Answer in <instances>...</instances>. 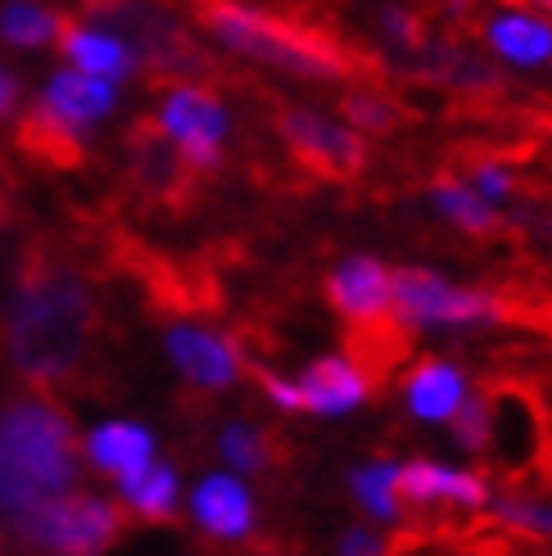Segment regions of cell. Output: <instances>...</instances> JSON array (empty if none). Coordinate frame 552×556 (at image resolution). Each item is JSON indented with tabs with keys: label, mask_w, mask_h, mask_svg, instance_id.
<instances>
[{
	"label": "cell",
	"mask_w": 552,
	"mask_h": 556,
	"mask_svg": "<svg viewBox=\"0 0 552 556\" xmlns=\"http://www.w3.org/2000/svg\"><path fill=\"white\" fill-rule=\"evenodd\" d=\"M217 457H223V470H236V476H263L272 466V434L254 421H227L217 430Z\"/></svg>",
	"instance_id": "7402d4cb"
},
{
	"label": "cell",
	"mask_w": 552,
	"mask_h": 556,
	"mask_svg": "<svg viewBox=\"0 0 552 556\" xmlns=\"http://www.w3.org/2000/svg\"><path fill=\"white\" fill-rule=\"evenodd\" d=\"M154 131L181 163L213 173L231 141V109L200 81H173L154 104Z\"/></svg>",
	"instance_id": "8992f818"
},
{
	"label": "cell",
	"mask_w": 552,
	"mask_h": 556,
	"mask_svg": "<svg viewBox=\"0 0 552 556\" xmlns=\"http://www.w3.org/2000/svg\"><path fill=\"white\" fill-rule=\"evenodd\" d=\"M380 33L390 41H399V46H407V50H417L422 46V18L412 10H403V5H385L380 10Z\"/></svg>",
	"instance_id": "83f0119b"
},
{
	"label": "cell",
	"mask_w": 552,
	"mask_h": 556,
	"mask_svg": "<svg viewBox=\"0 0 552 556\" xmlns=\"http://www.w3.org/2000/svg\"><path fill=\"white\" fill-rule=\"evenodd\" d=\"M294 389H299V412H313V416H349L372 399L367 371L344 353L309 363V371H299Z\"/></svg>",
	"instance_id": "9a60e30c"
},
{
	"label": "cell",
	"mask_w": 552,
	"mask_h": 556,
	"mask_svg": "<svg viewBox=\"0 0 552 556\" xmlns=\"http://www.w3.org/2000/svg\"><path fill=\"white\" fill-rule=\"evenodd\" d=\"M390 308L399 313L403 326H417V330H439V326L466 330V326H493L507 317L499 294L444 281V276L430 267L390 271Z\"/></svg>",
	"instance_id": "5b68a950"
},
{
	"label": "cell",
	"mask_w": 552,
	"mask_h": 556,
	"mask_svg": "<svg viewBox=\"0 0 552 556\" xmlns=\"http://www.w3.org/2000/svg\"><path fill=\"white\" fill-rule=\"evenodd\" d=\"M81 476L77 426L50 394L0 403V516L68 493Z\"/></svg>",
	"instance_id": "7a4b0ae2"
},
{
	"label": "cell",
	"mask_w": 552,
	"mask_h": 556,
	"mask_svg": "<svg viewBox=\"0 0 552 556\" xmlns=\"http://www.w3.org/2000/svg\"><path fill=\"white\" fill-rule=\"evenodd\" d=\"M349 489H353V497L363 503V511L367 516H376V520H399V466L394 462H385V457H376V462H367V466H353L349 470Z\"/></svg>",
	"instance_id": "603a6c76"
},
{
	"label": "cell",
	"mask_w": 552,
	"mask_h": 556,
	"mask_svg": "<svg viewBox=\"0 0 552 556\" xmlns=\"http://www.w3.org/2000/svg\"><path fill=\"white\" fill-rule=\"evenodd\" d=\"M163 357H168L173 371L186 384L204 389V394H227L244 376L240 344L231 336H223L217 326L190 321V317L168 321V330H163Z\"/></svg>",
	"instance_id": "ba28073f"
},
{
	"label": "cell",
	"mask_w": 552,
	"mask_h": 556,
	"mask_svg": "<svg viewBox=\"0 0 552 556\" xmlns=\"http://www.w3.org/2000/svg\"><path fill=\"white\" fill-rule=\"evenodd\" d=\"M259 389H263V399H267L272 407H281V412H299V389H294V380L276 376V371H259Z\"/></svg>",
	"instance_id": "f1b7e54d"
},
{
	"label": "cell",
	"mask_w": 552,
	"mask_h": 556,
	"mask_svg": "<svg viewBox=\"0 0 552 556\" xmlns=\"http://www.w3.org/2000/svg\"><path fill=\"white\" fill-rule=\"evenodd\" d=\"M60 54L64 64L77 68V73H91L100 81H114V87H127V81L141 73L146 54L136 46L123 27L104 23V18H91V23H64L60 33Z\"/></svg>",
	"instance_id": "7c38bea8"
},
{
	"label": "cell",
	"mask_w": 552,
	"mask_h": 556,
	"mask_svg": "<svg viewBox=\"0 0 552 556\" xmlns=\"http://www.w3.org/2000/svg\"><path fill=\"white\" fill-rule=\"evenodd\" d=\"M123 520L127 511L118 507V497L77 484L68 493H54L0 516L5 534L33 556H104L123 539Z\"/></svg>",
	"instance_id": "3957f363"
},
{
	"label": "cell",
	"mask_w": 552,
	"mask_h": 556,
	"mask_svg": "<svg viewBox=\"0 0 552 556\" xmlns=\"http://www.w3.org/2000/svg\"><path fill=\"white\" fill-rule=\"evenodd\" d=\"M77 453L81 466L118 484L159 457V434L146 421H131V416H109V421H96L91 430L77 434Z\"/></svg>",
	"instance_id": "4fadbf2b"
},
{
	"label": "cell",
	"mask_w": 552,
	"mask_h": 556,
	"mask_svg": "<svg viewBox=\"0 0 552 556\" xmlns=\"http://www.w3.org/2000/svg\"><path fill=\"white\" fill-rule=\"evenodd\" d=\"M430 200L466 236H493L499 231V208H493L476 186H466L457 177H435L430 181Z\"/></svg>",
	"instance_id": "44dd1931"
},
{
	"label": "cell",
	"mask_w": 552,
	"mask_h": 556,
	"mask_svg": "<svg viewBox=\"0 0 552 556\" xmlns=\"http://www.w3.org/2000/svg\"><path fill=\"white\" fill-rule=\"evenodd\" d=\"M489 457L499 462V470L520 476L526 466L539 462L543 453V416L539 403L520 384H499L489 389Z\"/></svg>",
	"instance_id": "8fae6325"
},
{
	"label": "cell",
	"mask_w": 552,
	"mask_h": 556,
	"mask_svg": "<svg viewBox=\"0 0 552 556\" xmlns=\"http://www.w3.org/2000/svg\"><path fill=\"white\" fill-rule=\"evenodd\" d=\"M530 5H539V10H548V14H552V0H530Z\"/></svg>",
	"instance_id": "1f68e13d"
},
{
	"label": "cell",
	"mask_w": 552,
	"mask_h": 556,
	"mask_svg": "<svg viewBox=\"0 0 552 556\" xmlns=\"http://www.w3.org/2000/svg\"><path fill=\"white\" fill-rule=\"evenodd\" d=\"M399 497H407L412 507L453 503L462 511H485L489 480L476 476V470H457V466H439V462H407V466H399Z\"/></svg>",
	"instance_id": "2e32d148"
},
{
	"label": "cell",
	"mask_w": 552,
	"mask_h": 556,
	"mask_svg": "<svg viewBox=\"0 0 552 556\" xmlns=\"http://www.w3.org/2000/svg\"><path fill=\"white\" fill-rule=\"evenodd\" d=\"M485 37H489V50L503 54V60L516 64V68H539V64L552 60V23H543L526 10L489 18Z\"/></svg>",
	"instance_id": "ffe728a7"
},
{
	"label": "cell",
	"mask_w": 552,
	"mask_h": 556,
	"mask_svg": "<svg viewBox=\"0 0 552 556\" xmlns=\"http://www.w3.org/2000/svg\"><path fill=\"white\" fill-rule=\"evenodd\" d=\"M209 33L223 50L244 54V60L267 64V68L294 73V77L330 81L349 73L344 54L326 37L309 33V27H294L276 14H263L254 5H244V0H217V5H209Z\"/></svg>",
	"instance_id": "277c9868"
},
{
	"label": "cell",
	"mask_w": 552,
	"mask_h": 556,
	"mask_svg": "<svg viewBox=\"0 0 552 556\" xmlns=\"http://www.w3.org/2000/svg\"><path fill=\"white\" fill-rule=\"evenodd\" d=\"M18 109H23V77L0 60V123L18 118Z\"/></svg>",
	"instance_id": "f546056e"
},
{
	"label": "cell",
	"mask_w": 552,
	"mask_h": 556,
	"mask_svg": "<svg viewBox=\"0 0 552 556\" xmlns=\"http://www.w3.org/2000/svg\"><path fill=\"white\" fill-rule=\"evenodd\" d=\"M340 114L349 118V127H363V131H376V136L399 127V104H390L376 91H363V87L340 96Z\"/></svg>",
	"instance_id": "cb8c5ba5"
},
{
	"label": "cell",
	"mask_w": 552,
	"mask_h": 556,
	"mask_svg": "<svg viewBox=\"0 0 552 556\" xmlns=\"http://www.w3.org/2000/svg\"><path fill=\"white\" fill-rule=\"evenodd\" d=\"M64 14L50 0H0V46L18 54H41L60 41Z\"/></svg>",
	"instance_id": "ac0fdd59"
},
{
	"label": "cell",
	"mask_w": 552,
	"mask_h": 556,
	"mask_svg": "<svg viewBox=\"0 0 552 556\" xmlns=\"http://www.w3.org/2000/svg\"><path fill=\"white\" fill-rule=\"evenodd\" d=\"M444 426L453 430V443L462 453H485L489 448V399H485V389L480 394H466Z\"/></svg>",
	"instance_id": "d4e9b609"
},
{
	"label": "cell",
	"mask_w": 552,
	"mask_h": 556,
	"mask_svg": "<svg viewBox=\"0 0 552 556\" xmlns=\"http://www.w3.org/2000/svg\"><path fill=\"white\" fill-rule=\"evenodd\" d=\"M181 503H186L190 525L213 543H244L259 525V503L250 484H244V476H236V470H209Z\"/></svg>",
	"instance_id": "30bf717a"
},
{
	"label": "cell",
	"mask_w": 552,
	"mask_h": 556,
	"mask_svg": "<svg viewBox=\"0 0 552 556\" xmlns=\"http://www.w3.org/2000/svg\"><path fill=\"white\" fill-rule=\"evenodd\" d=\"M340 556H385V543L372 530H344L340 534Z\"/></svg>",
	"instance_id": "4dcf8cb0"
},
{
	"label": "cell",
	"mask_w": 552,
	"mask_h": 556,
	"mask_svg": "<svg viewBox=\"0 0 552 556\" xmlns=\"http://www.w3.org/2000/svg\"><path fill=\"white\" fill-rule=\"evenodd\" d=\"M118 104H123V87L60 64L41 77L37 100H33V118L54 141L87 146L100 127H109V118L118 114Z\"/></svg>",
	"instance_id": "52a82bcc"
},
{
	"label": "cell",
	"mask_w": 552,
	"mask_h": 556,
	"mask_svg": "<svg viewBox=\"0 0 552 556\" xmlns=\"http://www.w3.org/2000/svg\"><path fill=\"white\" fill-rule=\"evenodd\" d=\"M326 299L353 326H385L390 321V267L372 254H353L326 276Z\"/></svg>",
	"instance_id": "5bb4252c"
},
{
	"label": "cell",
	"mask_w": 552,
	"mask_h": 556,
	"mask_svg": "<svg viewBox=\"0 0 552 556\" xmlns=\"http://www.w3.org/2000/svg\"><path fill=\"white\" fill-rule=\"evenodd\" d=\"M407 412L417 416V421H449V416L457 412V403L472 394L466 389V376H462V367H453V363H422L417 371L407 376Z\"/></svg>",
	"instance_id": "d6986e66"
},
{
	"label": "cell",
	"mask_w": 552,
	"mask_h": 556,
	"mask_svg": "<svg viewBox=\"0 0 552 556\" xmlns=\"http://www.w3.org/2000/svg\"><path fill=\"white\" fill-rule=\"evenodd\" d=\"M96 321V290L77 271H33L5 303V357L23 380L54 384L81 367Z\"/></svg>",
	"instance_id": "6da1fadb"
},
{
	"label": "cell",
	"mask_w": 552,
	"mask_h": 556,
	"mask_svg": "<svg viewBox=\"0 0 552 556\" xmlns=\"http://www.w3.org/2000/svg\"><path fill=\"white\" fill-rule=\"evenodd\" d=\"M472 186L485 194L489 204H503V200H512V194H516V173L507 168V163H499V159H485V163H476Z\"/></svg>",
	"instance_id": "4316f807"
},
{
	"label": "cell",
	"mask_w": 552,
	"mask_h": 556,
	"mask_svg": "<svg viewBox=\"0 0 552 556\" xmlns=\"http://www.w3.org/2000/svg\"><path fill=\"white\" fill-rule=\"evenodd\" d=\"M114 497H118V507L131 511V516H141V520H173L177 507H181V470L173 462H163L154 457L146 470H136L131 480H118L114 484Z\"/></svg>",
	"instance_id": "e0dca14e"
},
{
	"label": "cell",
	"mask_w": 552,
	"mask_h": 556,
	"mask_svg": "<svg viewBox=\"0 0 552 556\" xmlns=\"http://www.w3.org/2000/svg\"><path fill=\"white\" fill-rule=\"evenodd\" d=\"M493 511H499V520L507 525V530L552 543V503H543V497H516V493H507V497H499V507H493Z\"/></svg>",
	"instance_id": "484cf974"
},
{
	"label": "cell",
	"mask_w": 552,
	"mask_h": 556,
	"mask_svg": "<svg viewBox=\"0 0 552 556\" xmlns=\"http://www.w3.org/2000/svg\"><path fill=\"white\" fill-rule=\"evenodd\" d=\"M281 136L286 146L317 168L322 177L340 181V177H357L367 168V141L357 136L349 123H336L317 114V109H286L281 114Z\"/></svg>",
	"instance_id": "9c48e42d"
}]
</instances>
